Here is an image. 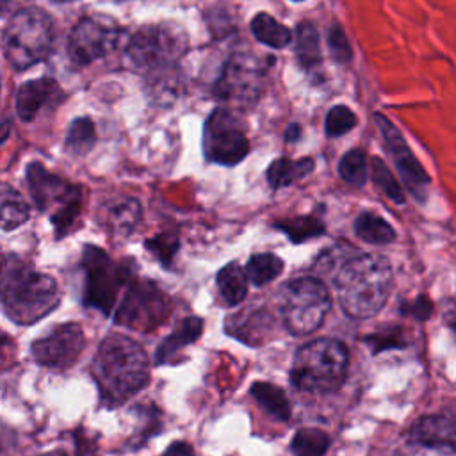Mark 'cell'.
Here are the masks:
<instances>
[{
    "instance_id": "30bf717a",
    "label": "cell",
    "mask_w": 456,
    "mask_h": 456,
    "mask_svg": "<svg viewBox=\"0 0 456 456\" xmlns=\"http://www.w3.org/2000/svg\"><path fill=\"white\" fill-rule=\"evenodd\" d=\"M264 78L265 68L255 55L233 53L226 61L214 86V93L219 100L239 109L249 107L260 98L265 82Z\"/></svg>"
},
{
    "instance_id": "d590c367",
    "label": "cell",
    "mask_w": 456,
    "mask_h": 456,
    "mask_svg": "<svg viewBox=\"0 0 456 456\" xmlns=\"http://www.w3.org/2000/svg\"><path fill=\"white\" fill-rule=\"evenodd\" d=\"M328 43H330V50H331V55L338 61V62H347L351 61L353 57V52H351V46H349V41L342 30L340 25H333L330 28V34H328Z\"/></svg>"
},
{
    "instance_id": "ee69618b",
    "label": "cell",
    "mask_w": 456,
    "mask_h": 456,
    "mask_svg": "<svg viewBox=\"0 0 456 456\" xmlns=\"http://www.w3.org/2000/svg\"><path fill=\"white\" fill-rule=\"evenodd\" d=\"M294 2H301V0H294Z\"/></svg>"
},
{
    "instance_id": "ffe728a7",
    "label": "cell",
    "mask_w": 456,
    "mask_h": 456,
    "mask_svg": "<svg viewBox=\"0 0 456 456\" xmlns=\"http://www.w3.org/2000/svg\"><path fill=\"white\" fill-rule=\"evenodd\" d=\"M271 319L265 310H246L226 321V331L246 344H262L269 331Z\"/></svg>"
},
{
    "instance_id": "b9f144b4",
    "label": "cell",
    "mask_w": 456,
    "mask_h": 456,
    "mask_svg": "<svg viewBox=\"0 0 456 456\" xmlns=\"http://www.w3.org/2000/svg\"><path fill=\"white\" fill-rule=\"evenodd\" d=\"M53 2H57V4H68V2H77V0H53Z\"/></svg>"
},
{
    "instance_id": "7bdbcfd3",
    "label": "cell",
    "mask_w": 456,
    "mask_h": 456,
    "mask_svg": "<svg viewBox=\"0 0 456 456\" xmlns=\"http://www.w3.org/2000/svg\"><path fill=\"white\" fill-rule=\"evenodd\" d=\"M0 93H2V82H0Z\"/></svg>"
},
{
    "instance_id": "52a82bcc",
    "label": "cell",
    "mask_w": 456,
    "mask_h": 456,
    "mask_svg": "<svg viewBox=\"0 0 456 456\" xmlns=\"http://www.w3.org/2000/svg\"><path fill=\"white\" fill-rule=\"evenodd\" d=\"M189 46V37L173 21L150 23L132 34L126 55L137 68L155 69L175 64Z\"/></svg>"
},
{
    "instance_id": "4fadbf2b",
    "label": "cell",
    "mask_w": 456,
    "mask_h": 456,
    "mask_svg": "<svg viewBox=\"0 0 456 456\" xmlns=\"http://www.w3.org/2000/svg\"><path fill=\"white\" fill-rule=\"evenodd\" d=\"M167 312L169 301L155 283L135 281L132 278L126 283V292L116 310L114 321L132 330H151L166 319Z\"/></svg>"
},
{
    "instance_id": "74e56055",
    "label": "cell",
    "mask_w": 456,
    "mask_h": 456,
    "mask_svg": "<svg viewBox=\"0 0 456 456\" xmlns=\"http://www.w3.org/2000/svg\"><path fill=\"white\" fill-rule=\"evenodd\" d=\"M164 456H194V451L187 442H175L166 449Z\"/></svg>"
},
{
    "instance_id": "8d00e7d4",
    "label": "cell",
    "mask_w": 456,
    "mask_h": 456,
    "mask_svg": "<svg viewBox=\"0 0 456 456\" xmlns=\"http://www.w3.org/2000/svg\"><path fill=\"white\" fill-rule=\"evenodd\" d=\"M404 314L413 315V317H417V319L422 321V319L429 317V314H431V301H429L428 297L420 296V297H417L411 305L404 306Z\"/></svg>"
},
{
    "instance_id": "8fae6325",
    "label": "cell",
    "mask_w": 456,
    "mask_h": 456,
    "mask_svg": "<svg viewBox=\"0 0 456 456\" xmlns=\"http://www.w3.org/2000/svg\"><path fill=\"white\" fill-rule=\"evenodd\" d=\"M203 151L208 160L235 166L249 151V141L240 119L228 109H216L203 128Z\"/></svg>"
},
{
    "instance_id": "44dd1931",
    "label": "cell",
    "mask_w": 456,
    "mask_h": 456,
    "mask_svg": "<svg viewBox=\"0 0 456 456\" xmlns=\"http://www.w3.org/2000/svg\"><path fill=\"white\" fill-rule=\"evenodd\" d=\"M251 395L256 401V404L273 419L281 422L290 419V404L285 392L280 387L256 381L251 385Z\"/></svg>"
},
{
    "instance_id": "5b68a950",
    "label": "cell",
    "mask_w": 456,
    "mask_h": 456,
    "mask_svg": "<svg viewBox=\"0 0 456 456\" xmlns=\"http://www.w3.org/2000/svg\"><path fill=\"white\" fill-rule=\"evenodd\" d=\"M53 43L52 18L37 7L16 11L4 30V53L14 69H27L43 61Z\"/></svg>"
},
{
    "instance_id": "3957f363",
    "label": "cell",
    "mask_w": 456,
    "mask_h": 456,
    "mask_svg": "<svg viewBox=\"0 0 456 456\" xmlns=\"http://www.w3.org/2000/svg\"><path fill=\"white\" fill-rule=\"evenodd\" d=\"M0 303L16 324H32L59 305V289L52 276L12 265L0 278Z\"/></svg>"
},
{
    "instance_id": "7c38bea8",
    "label": "cell",
    "mask_w": 456,
    "mask_h": 456,
    "mask_svg": "<svg viewBox=\"0 0 456 456\" xmlns=\"http://www.w3.org/2000/svg\"><path fill=\"white\" fill-rule=\"evenodd\" d=\"M123 36L121 25L107 14L82 18L68 37V53L75 64H91L110 53Z\"/></svg>"
},
{
    "instance_id": "d6a6232c",
    "label": "cell",
    "mask_w": 456,
    "mask_h": 456,
    "mask_svg": "<svg viewBox=\"0 0 456 456\" xmlns=\"http://www.w3.org/2000/svg\"><path fill=\"white\" fill-rule=\"evenodd\" d=\"M370 176H372L374 183L381 189V192L387 194L392 201L404 203V194H403L397 180L394 178L390 169L383 164V160L378 157L370 159Z\"/></svg>"
},
{
    "instance_id": "7402d4cb",
    "label": "cell",
    "mask_w": 456,
    "mask_h": 456,
    "mask_svg": "<svg viewBox=\"0 0 456 456\" xmlns=\"http://www.w3.org/2000/svg\"><path fill=\"white\" fill-rule=\"evenodd\" d=\"M28 219V205L9 183L0 182V228L14 230Z\"/></svg>"
},
{
    "instance_id": "60d3db41",
    "label": "cell",
    "mask_w": 456,
    "mask_h": 456,
    "mask_svg": "<svg viewBox=\"0 0 456 456\" xmlns=\"http://www.w3.org/2000/svg\"><path fill=\"white\" fill-rule=\"evenodd\" d=\"M43 456H68L64 451H53V452H48V454H43Z\"/></svg>"
},
{
    "instance_id": "d6986e66",
    "label": "cell",
    "mask_w": 456,
    "mask_h": 456,
    "mask_svg": "<svg viewBox=\"0 0 456 456\" xmlns=\"http://www.w3.org/2000/svg\"><path fill=\"white\" fill-rule=\"evenodd\" d=\"M203 330V321L200 317H185L178 322L175 331L167 335L159 349L155 351V363H169L185 346L192 344Z\"/></svg>"
},
{
    "instance_id": "f35d334b",
    "label": "cell",
    "mask_w": 456,
    "mask_h": 456,
    "mask_svg": "<svg viewBox=\"0 0 456 456\" xmlns=\"http://www.w3.org/2000/svg\"><path fill=\"white\" fill-rule=\"evenodd\" d=\"M299 134H301L299 125H297V123H290V125L287 126V130H285L283 139H285L287 142H294V141H297V139H299Z\"/></svg>"
},
{
    "instance_id": "9c48e42d",
    "label": "cell",
    "mask_w": 456,
    "mask_h": 456,
    "mask_svg": "<svg viewBox=\"0 0 456 456\" xmlns=\"http://www.w3.org/2000/svg\"><path fill=\"white\" fill-rule=\"evenodd\" d=\"M82 265L86 271L84 303L110 314L119 290L132 280L130 269L125 264H114L105 251L94 246H86Z\"/></svg>"
},
{
    "instance_id": "1f68e13d",
    "label": "cell",
    "mask_w": 456,
    "mask_h": 456,
    "mask_svg": "<svg viewBox=\"0 0 456 456\" xmlns=\"http://www.w3.org/2000/svg\"><path fill=\"white\" fill-rule=\"evenodd\" d=\"M338 175L351 185H363L367 180V157L362 150H349L338 164Z\"/></svg>"
},
{
    "instance_id": "4316f807",
    "label": "cell",
    "mask_w": 456,
    "mask_h": 456,
    "mask_svg": "<svg viewBox=\"0 0 456 456\" xmlns=\"http://www.w3.org/2000/svg\"><path fill=\"white\" fill-rule=\"evenodd\" d=\"M354 232L362 240L370 244H388L395 239V230L388 221L372 212H363L356 217Z\"/></svg>"
},
{
    "instance_id": "7a4b0ae2",
    "label": "cell",
    "mask_w": 456,
    "mask_h": 456,
    "mask_svg": "<svg viewBox=\"0 0 456 456\" xmlns=\"http://www.w3.org/2000/svg\"><path fill=\"white\" fill-rule=\"evenodd\" d=\"M392 281L390 262L381 255L367 253L346 260L335 276L342 310L353 319L372 317L387 303Z\"/></svg>"
},
{
    "instance_id": "836d02e7",
    "label": "cell",
    "mask_w": 456,
    "mask_h": 456,
    "mask_svg": "<svg viewBox=\"0 0 456 456\" xmlns=\"http://www.w3.org/2000/svg\"><path fill=\"white\" fill-rule=\"evenodd\" d=\"M354 126H356V116L349 107L335 105L330 109L328 116H326V125H324V130L330 137L347 134Z\"/></svg>"
},
{
    "instance_id": "f546056e",
    "label": "cell",
    "mask_w": 456,
    "mask_h": 456,
    "mask_svg": "<svg viewBox=\"0 0 456 456\" xmlns=\"http://www.w3.org/2000/svg\"><path fill=\"white\" fill-rule=\"evenodd\" d=\"M276 228L283 230L292 242H305L312 237H319L324 233V224L314 216L283 219V221L276 223Z\"/></svg>"
},
{
    "instance_id": "ac0fdd59",
    "label": "cell",
    "mask_w": 456,
    "mask_h": 456,
    "mask_svg": "<svg viewBox=\"0 0 456 456\" xmlns=\"http://www.w3.org/2000/svg\"><path fill=\"white\" fill-rule=\"evenodd\" d=\"M141 219V205L135 198H116L103 205L102 223L110 233L128 235Z\"/></svg>"
},
{
    "instance_id": "5bb4252c",
    "label": "cell",
    "mask_w": 456,
    "mask_h": 456,
    "mask_svg": "<svg viewBox=\"0 0 456 456\" xmlns=\"http://www.w3.org/2000/svg\"><path fill=\"white\" fill-rule=\"evenodd\" d=\"M86 346L84 331L75 322L53 326L48 333L32 342L34 360L50 369H68L82 354Z\"/></svg>"
},
{
    "instance_id": "484cf974",
    "label": "cell",
    "mask_w": 456,
    "mask_h": 456,
    "mask_svg": "<svg viewBox=\"0 0 456 456\" xmlns=\"http://www.w3.org/2000/svg\"><path fill=\"white\" fill-rule=\"evenodd\" d=\"M296 57L305 69H314L321 64L319 34L310 21H301L296 28Z\"/></svg>"
},
{
    "instance_id": "e0dca14e",
    "label": "cell",
    "mask_w": 456,
    "mask_h": 456,
    "mask_svg": "<svg viewBox=\"0 0 456 456\" xmlns=\"http://www.w3.org/2000/svg\"><path fill=\"white\" fill-rule=\"evenodd\" d=\"M411 440L424 447L454 452V419L451 415H428L411 426Z\"/></svg>"
},
{
    "instance_id": "9a60e30c",
    "label": "cell",
    "mask_w": 456,
    "mask_h": 456,
    "mask_svg": "<svg viewBox=\"0 0 456 456\" xmlns=\"http://www.w3.org/2000/svg\"><path fill=\"white\" fill-rule=\"evenodd\" d=\"M376 125L383 135L385 144L390 150V155L401 173L403 182L406 183V187L410 189L411 194H415L417 200H424V192H426V185L429 183V176L424 171V167L419 164V160L415 159V155L410 151L404 137L401 135V132L381 114H374Z\"/></svg>"
},
{
    "instance_id": "6da1fadb",
    "label": "cell",
    "mask_w": 456,
    "mask_h": 456,
    "mask_svg": "<svg viewBox=\"0 0 456 456\" xmlns=\"http://www.w3.org/2000/svg\"><path fill=\"white\" fill-rule=\"evenodd\" d=\"M93 374L102 399L116 406L146 387L150 379L148 356L139 342L126 335L112 333L98 347Z\"/></svg>"
},
{
    "instance_id": "ba28073f",
    "label": "cell",
    "mask_w": 456,
    "mask_h": 456,
    "mask_svg": "<svg viewBox=\"0 0 456 456\" xmlns=\"http://www.w3.org/2000/svg\"><path fill=\"white\" fill-rule=\"evenodd\" d=\"M27 182L34 201L41 210H52V223L57 235H64L78 217L82 205L80 187L66 183L62 178L48 173L41 164L34 162L27 169Z\"/></svg>"
},
{
    "instance_id": "83f0119b",
    "label": "cell",
    "mask_w": 456,
    "mask_h": 456,
    "mask_svg": "<svg viewBox=\"0 0 456 456\" xmlns=\"http://www.w3.org/2000/svg\"><path fill=\"white\" fill-rule=\"evenodd\" d=\"M283 271V260L273 253H258L253 255L246 264V278L256 285L264 287L274 278H278Z\"/></svg>"
},
{
    "instance_id": "ab89813d",
    "label": "cell",
    "mask_w": 456,
    "mask_h": 456,
    "mask_svg": "<svg viewBox=\"0 0 456 456\" xmlns=\"http://www.w3.org/2000/svg\"><path fill=\"white\" fill-rule=\"evenodd\" d=\"M18 2H20V0H0V16L9 14V12L16 7Z\"/></svg>"
},
{
    "instance_id": "cb8c5ba5",
    "label": "cell",
    "mask_w": 456,
    "mask_h": 456,
    "mask_svg": "<svg viewBox=\"0 0 456 456\" xmlns=\"http://www.w3.org/2000/svg\"><path fill=\"white\" fill-rule=\"evenodd\" d=\"M217 289L221 297L224 299L226 305L235 306L239 305L248 292V278L242 267L237 262L226 264L219 273H217Z\"/></svg>"
},
{
    "instance_id": "2e32d148",
    "label": "cell",
    "mask_w": 456,
    "mask_h": 456,
    "mask_svg": "<svg viewBox=\"0 0 456 456\" xmlns=\"http://www.w3.org/2000/svg\"><path fill=\"white\" fill-rule=\"evenodd\" d=\"M61 98L62 91L53 78H34L20 86L16 93V112L23 121H32L46 107L55 105Z\"/></svg>"
},
{
    "instance_id": "8992f818",
    "label": "cell",
    "mask_w": 456,
    "mask_h": 456,
    "mask_svg": "<svg viewBox=\"0 0 456 456\" xmlns=\"http://www.w3.org/2000/svg\"><path fill=\"white\" fill-rule=\"evenodd\" d=\"M278 306L285 328L296 335L314 333L326 319L331 299L326 285L314 276H303L290 280L281 287Z\"/></svg>"
},
{
    "instance_id": "603a6c76",
    "label": "cell",
    "mask_w": 456,
    "mask_h": 456,
    "mask_svg": "<svg viewBox=\"0 0 456 456\" xmlns=\"http://www.w3.org/2000/svg\"><path fill=\"white\" fill-rule=\"evenodd\" d=\"M315 167L312 159H299V160H290L287 157L276 159L274 162H271V166L267 167V182L273 189H281L290 185L292 182H296L297 178L306 176L308 173H312Z\"/></svg>"
},
{
    "instance_id": "277c9868",
    "label": "cell",
    "mask_w": 456,
    "mask_h": 456,
    "mask_svg": "<svg viewBox=\"0 0 456 456\" xmlns=\"http://www.w3.org/2000/svg\"><path fill=\"white\" fill-rule=\"evenodd\" d=\"M349 365L347 347L335 338H317L297 349L290 383L308 394H330L342 387Z\"/></svg>"
},
{
    "instance_id": "f1b7e54d",
    "label": "cell",
    "mask_w": 456,
    "mask_h": 456,
    "mask_svg": "<svg viewBox=\"0 0 456 456\" xmlns=\"http://www.w3.org/2000/svg\"><path fill=\"white\" fill-rule=\"evenodd\" d=\"M330 447V436L319 428H301L290 442L294 456H324Z\"/></svg>"
},
{
    "instance_id": "4dcf8cb0",
    "label": "cell",
    "mask_w": 456,
    "mask_h": 456,
    "mask_svg": "<svg viewBox=\"0 0 456 456\" xmlns=\"http://www.w3.org/2000/svg\"><path fill=\"white\" fill-rule=\"evenodd\" d=\"M96 142L94 125L89 118H77L71 121L66 135V148L77 155L87 153Z\"/></svg>"
},
{
    "instance_id": "d4e9b609",
    "label": "cell",
    "mask_w": 456,
    "mask_h": 456,
    "mask_svg": "<svg viewBox=\"0 0 456 456\" xmlns=\"http://www.w3.org/2000/svg\"><path fill=\"white\" fill-rule=\"evenodd\" d=\"M249 27L255 39L271 48H283L292 39L290 30L267 12H258L253 16Z\"/></svg>"
},
{
    "instance_id": "e575fe53",
    "label": "cell",
    "mask_w": 456,
    "mask_h": 456,
    "mask_svg": "<svg viewBox=\"0 0 456 456\" xmlns=\"http://www.w3.org/2000/svg\"><path fill=\"white\" fill-rule=\"evenodd\" d=\"M146 248L164 264H169L178 248V239L173 233H159L146 240Z\"/></svg>"
}]
</instances>
